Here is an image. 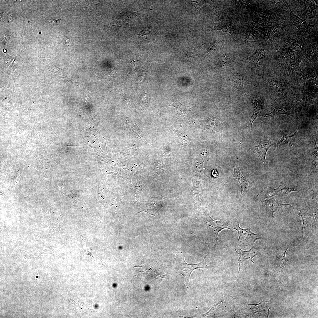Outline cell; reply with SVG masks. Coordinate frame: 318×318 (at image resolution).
<instances>
[{"label": "cell", "instance_id": "cell-22", "mask_svg": "<svg viewBox=\"0 0 318 318\" xmlns=\"http://www.w3.org/2000/svg\"><path fill=\"white\" fill-rule=\"evenodd\" d=\"M135 13H129L126 14L125 16H124V19L126 21L127 19H130V21H132L131 19L133 20L135 18L137 17Z\"/></svg>", "mask_w": 318, "mask_h": 318}, {"label": "cell", "instance_id": "cell-25", "mask_svg": "<svg viewBox=\"0 0 318 318\" xmlns=\"http://www.w3.org/2000/svg\"><path fill=\"white\" fill-rule=\"evenodd\" d=\"M60 19H59L58 20H55L52 17L50 18V20L53 24L54 25L56 26L58 25L60 21Z\"/></svg>", "mask_w": 318, "mask_h": 318}, {"label": "cell", "instance_id": "cell-23", "mask_svg": "<svg viewBox=\"0 0 318 318\" xmlns=\"http://www.w3.org/2000/svg\"><path fill=\"white\" fill-rule=\"evenodd\" d=\"M145 74L144 73L143 74V75L141 76L139 80H138L137 82L138 85L140 86L141 85L142 83L145 80Z\"/></svg>", "mask_w": 318, "mask_h": 318}, {"label": "cell", "instance_id": "cell-21", "mask_svg": "<svg viewBox=\"0 0 318 318\" xmlns=\"http://www.w3.org/2000/svg\"><path fill=\"white\" fill-rule=\"evenodd\" d=\"M130 63L132 66V67L134 70H137L140 65V63L139 61L132 60Z\"/></svg>", "mask_w": 318, "mask_h": 318}, {"label": "cell", "instance_id": "cell-16", "mask_svg": "<svg viewBox=\"0 0 318 318\" xmlns=\"http://www.w3.org/2000/svg\"><path fill=\"white\" fill-rule=\"evenodd\" d=\"M234 25L232 23H220L215 25V29L216 30H220L229 33L234 40L233 33L235 29Z\"/></svg>", "mask_w": 318, "mask_h": 318}, {"label": "cell", "instance_id": "cell-7", "mask_svg": "<svg viewBox=\"0 0 318 318\" xmlns=\"http://www.w3.org/2000/svg\"><path fill=\"white\" fill-rule=\"evenodd\" d=\"M208 216L206 222L214 230L216 238V243L215 245V246H216L218 241V235L219 232L224 229H233L234 226L233 225L228 222L213 220L210 217L209 214Z\"/></svg>", "mask_w": 318, "mask_h": 318}, {"label": "cell", "instance_id": "cell-8", "mask_svg": "<svg viewBox=\"0 0 318 318\" xmlns=\"http://www.w3.org/2000/svg\"><path fill=\"white\" fill-rule=\"evenodd\" d=\"M233 166L234 170V177L239 182L241 186V196L242 194H245L248 191L251 187L252 183L249 182L244 178L237 163L233 164Z\"/></svg>", "mask_w": 318, "mask_h": 318}, {"label": "cell", "instance_id": "cell-3", "mask_svg": "<svg viewBox=\"0 0 318 318\" xmlns=\"http://www.w3.org/2000/svg\"><path fill=\"white\" fill-rule=\"evenodd\" d=\"M196 123L198 127L207 131L211 135L220 133L223 128V124L222 122L218 120L208 117L199 120Z\"/></svg>", "mask_w": 318, "mask_h": 318}, {"label": "cell", "instance_id": "cell-9", "mask_svg": "<svg viewBox=\"0 0 318 318\" xmlns=\"http://www.w3.org/2000/svg\"><path fill=\"white\" fill-rule=\"evenodd\" d=\"M254 246L249 250L245 251L241 250L238 246L236 247L234 249L239 256L238 261L239 264V267L241 264H248L250 263H254L252 259L255 256L258 254L253 251Z\"/></svg>", "mask_w": 318, "mask_h": 318}, {"label": "cell", "instance_id": "cell-2", "mask_svg": "<svg viewBox=\"0 0 318 318\" xmlns=\"http://www.w3.org/2000/svg\"><path fill=\"white\" fill-rule=\"evenodd\" d=\"M293 191L298 192L293 186L281 184L276 189L271 187H266L259 194L262 199H266L272 197L276 195L286 197L291 192Z\"/></svg>", "mask_w": 318, "mask_h": 318}, {"label": "cell", "instance_id": "cell-5", "mask_svg": "<svg viewBox=\"0 0 318 318\" xmlns=\"http://www.w3.org/2000/svg\"><path fill=\"white\" fill-rule=\"evenodd\" d=\"M206 257H205L202 261L197 264H188L184 260V261L180 264L178 267L177 270L185 277V283L187 286H189L190 276L194 270L197 269H206L213 267L207 265L205 261Z\"/></svg>", "mask_w": 318, "mask_h": 318}, {"label": "cell", "instance_id": "cell-6", "mask_svg": "<svg viewBox=\"0 0 318 318\" xmlns=\"http://www.w3.org/2000/svg\"><path fill=\"white\" fill-rule=\"evenodd\" d=\"M276 141L272 139L265 140H261L258 145L250 148L249 151L258 155L261 159L263 163L266 162V156L267 150L271 146L276 144Z\"/></svg>", "mask_w": 318, "mask_h": 318}, {"label": "cell", "instance_id": "cell-15", "mask_svg": "<svg viewBox=\"0 0 318 318\" xmlns=\"http://www.w3.org/2000/svg\"><path fill=\"white\" fill-rule=\"evenodd\" d=\"M290 18L295 26L299 29L305 30L308 28L309 24L290 11Z\"/></svg>", "mask_w": 318, "mask_h": 318}, {"label": "cell", "instance_id": "cell-11", "mask_svg": "<svg viewBox=\"0 0 318 318\" xmlns=\"http://www.w3.org/2000/svg\"><path fill=\"white\" fill-rule=\"evenodd\" d=\"M265 203L266 204V210L273 218H274L273 215L274 213L277 211L279 207H286L292 205L291 204L281 203L273 198L266 200Z\"/></svg>", "mask_w": 318, "mask_h": 318}, {"label": "cell", "instance_id": "cell-14", "mask_svg": "<svg viewBox=\"0 0 318 318\" xmlns=\"http://www.w3.org/2000/svg\"><path fill=\"white\" fill-rule=\"evenodd\" d=\"M172 130L176 134L183 147H185L191 145L193 143V140L191 138L183 131L175 129H173Z\"/></svg>", "mask_w": 318, "mask_h": 318}, {"label": "cell", "instance_id": "cell-17", "mask_svg": "<svg viewBox=\"0 0 318 318\" xmlns=\"http://www.w3.org/2000/svg\"><path fill=\"white\" fill-rule=\"evenodd\" d=\"M299 126L294 134L290 136H287L280 131L283 136L281 140L278 143L277 145L281 146L286 145H289L293 143L294 141L297 136Z\"/></svg>", "mask_w": 318, "mask_h": 318}, {"label": "cell", "instance_id": "cell-4", "mask_svg": "<svg viewBox=\"0 0 318 318\" xmlns=\"http://www.w3.org/2000/svg\"><path fill=\"white\" fill-rule=\"evenodd\" d=\"M234 229L237 230L239 237L238 242L246 246H251L255 244L256 241L260 239L261 236L259 234H255L247 227L243 229L240 228L239 224L238 223L234 226Z\"/></svg>", "mask_w": 318, "mask_h": 318}, {"label": "cell", "instance_id": "cell-10", "mask_svg": "<svg viewBox=\"0 0 318 318\" xmlns=\"http://www.w3.org/2000/svg\"><path fill=\"white\" fill-rule=\"evenodd\" d=\"M167 106H171L175 108L177 113L182 117L186 116L188 109L187 107L181 103L175 96L173 97L171 101L168 103Z\"/></svg>", "mask_w": 318, "mask_h": 318}, {"label": "cell", "instance_id": "cell-13", "mask_svg": "<svg viewBox=\"0 0 318 318\" xmlns=\"http://www.w3.org/2000/svg\"><path fill=\"white\" fill-rule=\"evenodd\" d=\"M243 76L237 73L233 74L231 80V85L233 87L245 92Z\"/></svg>", "mask_w": 318, "mask_h": 318}, {"label": "cell", "instance_id": "cell-24", "mask_svg": "<svg viewBox=\"0 0 318 318\" xmlns=\"http://www.w3.org/2000/svg\"><path fill=\"white\" fill-rule=\"evenodd\" d=\"M122 97L126 102H130L131 99L130 96L122 94Z\"/></svg>", "mask_w": 318, "mask_h": 318}, {"label": "cell", "instance_id": "cell-12", "mask_svg": "<svg viewBox=\"0 0 318 318\" xmlns=\"http://www.w3.org/2000/svg\"><path fill=\"white\" fill-rule=\"evenodd\" d=\"M288 248L289 246L286 245L276 250V262L277 266L281 269L284 268L286 264V253Z\"/></svg>", "mask_w": 318, "mask_h": 318}, {"label": "cell", "instance_id": "cell-1", "mask_svg": "<svg viewBox=\"0 0 318 318\" xmlns=\"http://www.w3.org/2000/svg\"><path fill=\"white\" fill-rule=\"evenodd\" d=\"M293 209L300 217L302 223V238L308 234L312 229L313 223L317 222V210L311 209L306 203L294 206Z\"/></svg>", "mask_w": 318, "mask_h": 318}, {"label": "cell", "instance_id": "cell-20", "mask_svg": "<svg viewBox=\"0 0 318 318\" xmlns=\"http://www.w3.org/2000/svg\"><path fill=\"white\" fill-rule=\"evenodd\" d=\"M230 63L229 59L225 55L221 56L218 62V65L220 68H224L228 67Z\"/></svg>", "mask_w": 318, "mask_h": 318}, {"label": "cell", "instance_id": "cell-26", "mask_svg": "<svg viewBox=\"0 0 318 318\" xmlns=\"http://www.w3.org/2000/svg\"><path fill=\"white\" fill-rule=\"evenodd\" d=\"M65 39L66 42V43H67V45L69 46V45H70V42H69V40L68 38V37H66Z\"/></svg>", "mask_w": 318, "mask_h": 318}, {"label": "cell", "instance_id": "cell-19", "mask_svg": "<svg viewBox=\"0 0 318 318\" xmlns=\"http://www.w3.org/2000/svg\"><path fill=\"white\" fill-rule=\"evenodd\" d=\"M153 30L151 28L147 26L138 35H140L146 39H147L153 34Z\"/></svg>", "mask_w": 318, "mask_h": 318}, {"label": "cell", "instance_id": "cell-18", "mask_svg": "<svg viewBox=\"0 0 318 318\" xmlns=\"http://www.w3.org/2000/svg\"><path fill=\"white\" fill-rule=\"evenodd\" d=\"M117 74L113 71H112L101 77H99V79L105 83L110 84L112 83L116 77Z\"/></svg>", "mask_w": 318, "mask_h": 318}]
</instances>
